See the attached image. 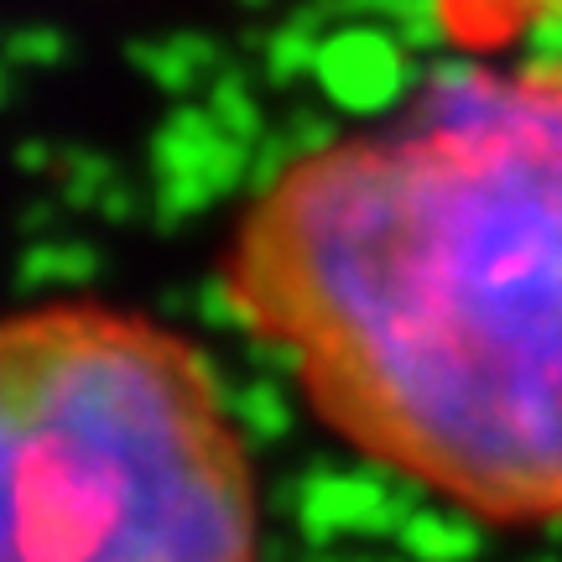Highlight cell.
<instances>
[{"label": "cell", "instance_id": "obj_1", "mask_svg": "<svg viewBox=\"0 0 562 562\" xmlns=\"http://www.w3.org/2000/svg\"><path fill=\"white\" fill-rule=\"evenodd\" d=\"M224 297L349 448L490 526L562 521V63L448 74L281 167Z\"/></svg>", "mask_w": 562, "mask_h": 562}, {"label": "cell", "instance_id": "obj_2", "mask_svg": "<svg viewBox=\"0 0 562 562\" xmlns=\"http://www.w3.org/2000/svg\"><path fill=\"white\" fill-rule=\"evenodd\" d=\"M5 562H250L256 474L214 370L151 318L42 302L0 339Z\"/></svg>", "mask_w": 562, "mask_h": 562}, {"label": "cell", "instance_id": "obj_3", "mask_svg": "<svg viewBox=\"0 0 562 562\" xmlns=\"http://www.w3.org/2000/svg\"><path fill=\"white\" fill-rule=\"evenodd\" d=\"M448 37L469 53H495L547 21H562V0H438Z\"/></svg>", "mask_w": 562, "mask_h": 562}]
</instances>
